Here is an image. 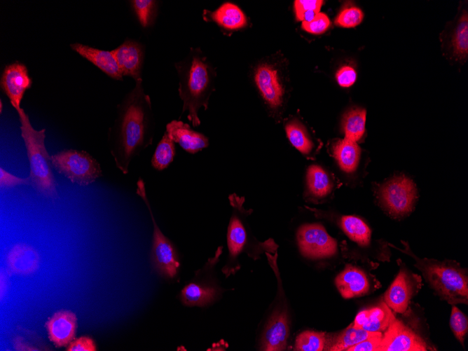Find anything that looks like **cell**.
Listing matches in <instances>:
<instances>
[{
    "instance_id": "1",
    "label": "cell",
    "mask_w": 468,
    "mask_h": 351,
    "mask_svg": "<svg viewBox=\"0 0 468 351\" xmlns=\"http://www.w3.org/2000/svg\"><path fill=\"white\" fill-rule=\"evenodd\" d=\"M152 128L150 98L138 82L121 105L113 131L111 153L116 167L124 174L129 172L131 160L151 144Z\"/></svg>"
},
{
    "instance_id": "2",
    "label": "cell",
    "mask_w": 468,
    "mask_h": 351,
    "mask_svg": "<svg viewBox=\"0 0 468 351\" xmlns=\"http://www.w3.org/2000/svg\"><path fill=\"white\" fill-rule=\"evenodd\" d=\"M179 77V95L183 102L182 113L194 127L200 124L198 111L207 109L211 90V69L198 49L191 48L188 55L175 64Z\"/></svg>"
},
{
    "instance_id": "3",
    "label": "cell",
    "mask_w": 468,
    "mask_h": 351,
    "mask_svg": "<svg viewBox=\"0 0 468 351\" xmlns=\"http://www.w3.org/2000/svg\"><path fill=\"white\" fill-rule=\"evenodd\" d=\"M16 111L29 163L30 185L42 195L55 198L57 184L53 172L51 157L45 146L46 129L35 130L23 109Z\"/></svg>"
},
{
    "instance_id": "4",
    "label": "cell",
    "mask_w": 468,
    "mask_h": 351,
    "mask_svg": "<svg viewBox=\"0 0 468 351\" xmlns=\"http://www.w3.org/2000/svg\"><path fill=\"white\" fill-rule=\"evenodd\" d=\"M416 261L415 266L421 270L431 288L451 305L467 304L468 277L466 271L452 261L418 259L411 252Z\"/></svg>"
},
{
    "instance_id": "5",
    "label": "cell",
    "mask_w": 468,
    "mask_h": 351,
    "mask_svg": "<svg viewBox=\"0 0 468 351\" xmlns=\"http://www.w3.org/2000/svg\"><path fill=\"white\" fill-rule=\"evenodd\" d=\"M50 157L56 171L72 183L88 186L102 176L99 163L86 151L64 149Z\"/></svg>"
},
{
    "instance_id": "6",
    "label": "cell",
    "mask_w": 468,
    "mask_h": 351,
    "mask_svg": "<svg viewBox=\"0 0 468 351\" xmlns=\"http://www.w3.org/2000/svg\"><path fill=\"white\" fill-rule=\"evenodd\" d=\"M136 193L146 204L153 226L151 251L153 265L162 276L174 278L177 275L180 266L178 254L174 244L163 233L157 225L146 193L145 183L142 178L137 182Z\"/></svg>"
},
{
    "instance_id": "7",
    "label": "cell",
    "mask_w": 468,
    "mask_h": 351,
    "mask_svg": "<svg viewBox=\"0 0 468 351\" xmlns=\"http://www.w3.org/2000/svg\"><path fill=\"white\" fill-rule=\"evenodd\" d=\"M417 193L413 181L404 175L390 179L378 190L380 204L394 216H402L412 211Z\"/></svg>"
},
{
    "instance_id": "8",
    "label": "cell",
    "mask_w": 468,
    "mask_h": 351,
    "mask_svg": "<svg viewBox=\"0 0 468 351\" xmlns=\"http://www.w3.org/2000/svg\"><path fill=\"white\" fill-rule=\"evenodd\" d=\"M296 240L301 253L308 258L330 257L337 250L336 241L319 223L302 225L297 230Z\"/></svg>"
},
{
    "instance_id": "9",
    "label": "cell",
    "mask_w": 468,
    "mask_h": 351,
    "mask_svg": "<svg viewBox=\"0 0 468 351\" xmlns=\"http://www.w3.org/2000/svg\"><path fill=\"white\" fill-rule=\"evenodd\" d=\"M425 340L394 318L383 335L378 351H426Z\"/></svg>"
},
{
    "instance_id": "10",
    "label": "cell",
    "mask_w": 468,
    "mask_h": 351,
    "mask_svg": "<svg viewBox=\"0 0 468 351\" xmlns=\"http://www.w3.org/2000/svg\"><path fill=\"white\" fill-rule=\"evenodd\" d=\"M254 82L263 99L270 109L280 108L284 101V90L277 71L270 64L261 63L254 71Z\"/></svg>"
},
{
    "instance_id": "11",
    "label": "cell",
    "mask_w": 468,
    "mask_h": 351,
    "mask_svg": "<svg viewBox=\"0 0 468 351\" xmlns=\"http://www.w3.org/2000/svg\"><path fill=\"white\" fill-rule=\"evenodd\" d=\"M32 83L27 69L22 63L16 62L5 67L1 78V87L16 111L21 108L24 93Z\"/></svg>"
},
{
    "instance_id": "12",
    "label": "cell",
    "mask_w": 468,
    "mask_h": 351,
    "mask_svg": "<svg viewBox=\"0 0 468 351\" xmlns=\"http://www.w3.org/2000/svg\"><path fill=\"white\" fill-rule=\"evenodd\" d=\"M229 199L234 210L228 226L227 244L230 256L234 259L246 249L249 235L242 216L245 212L244 199L235 194L230 195Z\"/></svg>"
},
{
    "instance_id": "13",
    "label": "cell",
    "mask_w": 468,
    "mask_h": 351,
    "mask_svg": "<svg viewBox=\"0 0 468 351\" xmlns=\"http://www.w3.org/2000/svg\"><path fill=\"white\" fill-rule=\"evenodd\" d=\"M418 282V276L401 268L385 294V303L394 312H404Z\"/></svg>"
},
{
    "instance_id": "14",
    "label": "cell",
    "mask_w": 468,
    "mask_h": 351,
    "mask_svg": "<svg viewBox=\"0 0 468 351\" xmlns=\"http://www.w3.org/2000/svg\"><path fill=\"white\" fill-rule=\"evenodd\" d=\"M111 51L122 76L139 81L144 58L142 46L137 41L128 40Z\"/></svg>"
},
{
    "instance_id": "15",
    "label": "cell",
    "mask_w": 468,
    "mask_h": 351,
    "mask_svg": "<svg viewBox=\"0 0 468 351\" xmlns=\"http://www.w3.org/2000/svg\"><path fill=\"white\" fill-rule=\"evenodd\" d=\"M174 142H177L186 152L194 154L209 145L207 137L194 131L190 125L181 121L173 120L166 125V131Z\"/></svg>"
},
{
    "instance_id": "16",
    "label": "cell",
    "mask_w": 468,
    "mask_h": 351,
    "mask_svg": "<svg viewBox=\"0 0 468 351\" xmlns=\"http://www.w3.org/2000/svg\"><path fill=\"white\" fill-rule=\"evenodd\" d=\"M289 324L284 312H277L268 321L261 339V349L280 351L286 348L289 336Z\"/></svg>"
},
{
    "instance_id": "17",
    "label": "cell",
    "mask_w": 468,
    "mask_h": 351,
    "mask_svg": "<svg viewBox=\"0 0 468 351\" xmlns=\"http://www.w3.org/2000/svg\"><path fill=\"white\" fill-rule=\"evenodd\" d=\"M46 327L50 340L57 347L64 346L74 337L76 317L70 311L57 312L46 322Z\"/></svg>"
},
{
    "instance_id": "18",
    "label": "cell",
    "mask_w": 468,
    "mask_h": 351,
    "mask_svg": "<svg viewBox=\"0 0 468 351\" xmlns=\"http://www.w3.org/2000/svg\"><path fill=\"white\" fill-rule=\"evenodd\" d=\"M335 284L345 298L364 295L369 290V282L365 273L351 265H347L337 275Z\"/></svg>"
},
{
    "instance_id": "19",
    "label": "cell",
    "mask_w": 468,
    "mask_h": 351,
    "mask_svg": "<svg viewBox=\"0 0 468 351\" xmlns=\"http://www.w3.org/2000/svg\"><path fill=\"white\" fill-rule=\"evenodd\" d=\"M394 316L385 303L360 311L356 316L352 326L371 332H382L386 330Z\"/></svg>"
},
{
    "instance_id": "20",
    "label": "cell",
    "mask_w": 468,
    "mask_h": 351,
    "mask_svg": "<svg viewBox=\"0 0 468 351\" xmlns=\"http://www.w3.org/2000/svg\"><path fill=\"white\" fill-rule=\"evenodd\" d=\"M70 46L110 77L119 81L123 80V76L112 51L102 50L77 43L71 44Z\"/></svg>"
},
{
    "instance_id": "21",
    "label": "cell",
    "mask_w": 468,
    "mask_h": 351,
    "mask_svg": "<svg viewBox=\"0 0 468 351\" xmlns=\"http://www.w3.org/2000/svg\"><path fill=\"white\" fill-rule=\"evenodd\" d=\"M217 294L216 287L207 284L195 273V277L181 291L179 298L184 305L202 307L212 303Z\"/></svg>"
},
{
    "instance_id": "22",
    "label": "cell",
    "mask_w": 468,
    "mask_h": 351,
    "mask_svg": "<svg viewBox=\"0 0 468 351\" xmlns=\"http://www.w3.org/2000/svg\"><path fill=\"white\" fill-rule=\"evenodd\" d=\"M39 261L38 252L25 244L15 245L7 258L8 267L13 272L25 275L34 272L39 266Z\"/></svg>"
},
{
    "instance_id": "23",
    "label": "cell",
    "mask_w": 468,
    "mask_h": 351,
    "mask_svg": "<svg viewBox=\"0 0 468 351\" xmlns=\"http://www.w3.org/2000/svg\"><path fill=\"white\" fill-rule=\"evenodd\" d=\"M305 186L308 193L312 198H324L334 188V179L322 166L313 164L306 170Z\"/></svg>"
},
{
    "instance_id": "24",
    "label": "cell",
    "mask_w": 468,
    "mask_h": 351,
    "mask_svg": "<svg viewBox=\"0 0 468 351\" xmlns=\"http://www.w3.org/2000/svg\"><path fill=\"white\" fill-rule=\"evenodd\" d=\"M332 153L343 172L352 174L357 170L361 158V149L357 142L345 138L339 139L333 144Z\"/></svg>"
},
{
    "instance_id": "25",
    "label": "cell",
    "mask_w": 468,
    "mask_h": 351,
    "mask_svg": "<svg viewBox=\"0 0 468 351\" xmlns=\"http://www.w3.org/2000/svg\"><path fill=\"white\" fill-rule=\"evenodd\" d=\"M212 21L228 30H236L246 26L247 18L235 4L226 2L209 14Z\"/></svg>"
},
{
    "instance_id": "26",
    "label": "cell",
    "mask_w": 468,
    "mask_h": 351,
    "mask_svg": "<svg viewBox=\"0 0 468 351\" xmlns=\"http://www.w3.org/2000/svg\"><path fill=\"white\" fill-rule=\"evenodd\" d=\"M339 224L345 235L360 246H367L371 241V231L360 218L353 215L342 216Z\"/></svg>"
},
{
    "instance_id": "27",
    "label": "cell",
    "mask_w": 468,
    "mask_h": 351,
    "mask_svg": "<svg viewBox=\"0 0 468 351\" xmlns=\"http://www.w3.org/2000/svg\"><path fill=\"white\" fill-rule=\"evenodd\" d=\"M366 111L362 108H352L343 116L341 125L345 138L357 142L365 131Z\"/></svg>"
},
{
    "instance_id": "28",
    "label": "cell",
    "mask_w": 468,
    "mask_h": 351,
    "mask_svg": "<svg viewBox=\"0 0 468 351\" xmlns=\"http://www.w3.org/2000/svg\"><path fill=\"white\" fill-rule=\"evenodd\" d=\"M285 131L290 143L301 153L310 154L314 143L305 125L298 119L289 121L285 125Z\"/></svg>"
},
{
    "instance_id": "29",
    "label": "cell",
    "mask_w": 468,
    "mask_h": 351,
    "mask_svg": "<svg viewBox=\"0 0 468 351\" xmlns=\"http://www.w3.org/2000/svg\"><path fill=\"white\" fill-rule=\"evenodd\" d=\"M379 333L380 332H371L356 328L352 324L336 337L328 349L331 351L346 350L348 347Z\"/></svg>"
},
{
    "instance_id": "30",
    "label": "cell",
    "mask_w": 468,
    "mask_h": 351,
    "mask_svg": "<svg viewBox=\"0 0 468 351\" xmlns=\"http://www.w3.org/2000/svg\"><path fill=\"white\" fill-rule=\"evenodd\" d=\"M174 155V142L165 132L152 156L151 165L156 170L162 171L173 161Z\"/></svg>"
},
{
    "instance_id": "31",
    "label": "cell",
    "mask_w": 468,
    "mask_h": 351,
    "mask_svg": "<svg viewBox=\"0 0 468 351\" xmlns=\"http://www.w3.org/2000/svg\"><path fill=\"white\" fill-rule=\"evenodd\" d=\"M325 344L324 333L305 331L296 337L295 348L299 351H322L324 349Z\"/></svg>"
},
{
    "instance_id": "32",
    "label": "cell",
    "mask_w": 468,
    "mask_h": 351,
    "mask_svg": "<svg viewBox=\"0 0 468 351\" xmlns=\"http://www.w3.org/2000/svg\"><path fill=\"white\" fill-rule=\"evenodd\" d=\"M455 53L461 57L468 53V15L465 12L460 18L453 39Z\"/></svg>"
},
{
    "instance_id": "33",
    "label": "cell",
    "mask_w": 468,
    "mask_h": 351,
    "mask_svg": "<svg viewBox=\"0 0 468 351\" xmlns=\"http://www.w3.org/2000/svg\"><path fill=\"white\" fill-rule=\"evenodd\" d=\"M324 1L322 0H296L294 1L296 18L298 21L309 22L319 13Z\"/></svg>"
},
{
    "instance_id": "34",
    "label": "cell",
    "mask_w": 468,
    "mask_h": 351,
    "mask_svg": "<svg viewBox=\"0 0 468 351\" xmlns=\"http://www.w3.org/2000/svg\"><path fill=\"white\" fill-rule=\"evenodd\" d=\"M450 324L457 339L462 345H464L468 329V320L467 316L455 305H452Z\"/></svg>"
},
{
    "instance_id": "35",
    "label": "cell",
    "mask_w": 468,
    "mask_h": 351,
    "mask_svg": "<svg viewBox=\"0 0 468 351\" xmlns=\"http://www.w3.org/2000/svg\"><path fill=\"white\" fill-rule=\"evenodd\" d=\"M364 18L362 11L355 6L344 8L335 19V24L343 27H354L359 25Z\"/></svg>"
},
{
    "instance_id": "36",
    "label": "cell",
    "mask_w": 468,
    "mask_h": 351,
    "mask_svg": "<svg viewBox=\"0 0 468 351\" xmlns=\"http://www.w3.org/2000/svg\"><path fill=\"white\" fill-rule=\"evenodd\" d=\"M137 18L143 27L150 25L154 13L156 1L134 0L131 1Z\"/></svg>"
},
{
    "instance_id": "37",
    "label": "cell",
    "mask_w": 468,
    "mask_h": 351,
    "mask_svg": "<svg viewBox=\"0 0 468 351\" xmlns=\"http://www.w3.org/2000/svg\"><path fill=\"white\" fill-rule=\"evenodd\" d=\"M331 25L329 17L324 13H318L309 22H302V28L311 34H320L327 30Z\"/></svg>"
},
{
    "instance_id": "38",
    "label": "cell",
    "mask_w": 468,
    "mask_h": 351,
    "mask_svg": "<svg viewBox=\"0 0 468 351\" xmlns=\"http://www.w3.org/2000/svg\"><path fill=\"white\" fill-rule=\"evenodd\" d=\"M29 184V177L22 178L17 177L2 167L0 168V186L1 188H11L18 185Z\"/></svg>"
},
{
    "instance_id": "39",
    "label": "cell",
    "mask_w": 468,
    "mask_h": 351,
    "mask_svg": "<svg viewBox=\"0 0 468 351\" xmlns=\"http://www.w3.org/2000/svg\"><path fill=\"white\" fill-rule=\"evenodd\" d=\"M383 333L371 336L362 341L348 347L347 351H378L380 345Z\"/></svg>"
},
{
    "instance_id": "40",
    "label": "cell",
    "mask_w": 468,
    "mask_h": 351,
    "mask_svg": "<svg viewBox=\"0 0 468 351\" xmlns=\"http://www.w3.org/2000/svg\"><path fill=\"white\" fill-rule=\"evenodd\" d=\"M336 78L340 86L347 88L355 82L357 73L353 67L343 66L336 72Z\"/></svg>"
},
{
    "instance_id": "41",
    "label": "cell",
    "mask_w": 468,
    "mask_h": 351,
    "mask_svg": "<svg viewBox=\"0 0 468 351\" xmlns=\"http://www.w3.org/2000/svg\"><path fill=\"white\" fill-rule=\"evenodd\" d=\"M67 351H95L96 346L93 340L89 337L83 336L69 343Z\"/></svg>"
},
{
    "instance_id": "42",
    "label": "cell",
    "mask_w": 468,
    "mask_h": 351,
    "mask_svg": "<svg viewBox=\"0 0 468 351\" xmlns=\"http://www.w3.org/2000/svg\"><path fill=\"white\" fill-rule=\"evenodd\" d=\"M2 109H3V104H2V102L1 100V102H0V111H1V113L2 112Z\"/></svg>"
}]
</instances>
